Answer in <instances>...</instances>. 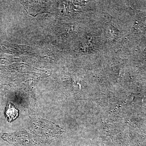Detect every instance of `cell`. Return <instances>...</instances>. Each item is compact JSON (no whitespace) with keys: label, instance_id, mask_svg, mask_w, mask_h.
<instances>
[{"label":"cell","instance_id":"obj_1","mask_svg":"<svg viewBox=\"0 0 146 146\" xmlns=\"http://www.w3.org/2000/svg\"><path fill=\"white\" fill-rule=\"evenodd\" d=\"M19 115L18 110L16 109L14 105L8 102L5 111V116L9 122L13 121L18 117Z\"/></svg>","mask_w":146,"mask_h":146}]
</instances>
